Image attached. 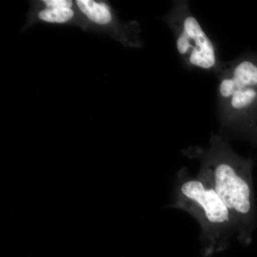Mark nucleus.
<instances>
[{"label": "nucleus", "mask_w": 257, "mask_h": 257, "mask_svg": "<svg viewBox=\"0 0 257 257\" xmlns=\"http://www.w3.org/2000/svg\"><path fill=\"white\" fill-rule=\"evenodd\" d=\"M170 207L188 213L197 221L205 254L224 249L236 234L229 209L199 172L192 176L185 167L177 172Z\"/></svg>", "instance_id": "nucleus-2"}, {"label": "nucleus", "mask_w": 257, "mask_h": 257, "mask_svg": "<svg viewBox=\"0 0 257 257\" xmlns=\"http://www.w3.org/2000/svg\"><path fill=\"white\" fill-rule=\"evenodd\" d=\"M216 75L218 118L223 128L234 130L257 99V64L245 59L223 62Z\"/></svg>", "instance_id": "nucleus-4"}, {"label": "nucleus", "mask_w": 257, "mask_h": 257, "mask_svg": "<svg viewBox=\"0 0 257 257\" xmlns=\"http://www.w3.org/2000/svg\"><path fill=\"white\" fill-rule=\"evenodd\" d=\"M74 3L89 26L107 32L124 46L140 48L143 45L140 25L136 21L121 23L107 3L94 0H77Z\"/></svg>", "instance_id": "nucleus-5"}, {"label": "nucleus", "mask_w": 257, "mask_h": 257, "mask_svg": "<svg viewBox=\"0 0 257 257\" xmlns=\"http://www.w3.org/2000/svg\"><path fill=\"white\" fill-rule=\"evenodd\" d=\"M28 16L30 18H29L30 25L36 23L55 24V25H77V26H80L83 30H87L86 25L80 21L86 23H87V22L79 13L77 6L73 9L45 8L38 7L32 11V15H29Z\"/></svg>", "instance_id": "nucleus-6"}, {"label": "nucleus", "mask_w": 257, "mask_h": 257, "mask_svg": "<svg viewBox=\"0 0 257 257\" xmlns=\"http://www.w3.org/2000/svg\"><path fill=\"white\" fill-rule=\"evenodd\" d=\"M199 161V173L209 181L234 218L240 242L251 241L256 222L250 162L235 153L224 135H212L208 147H190L182 152Z\"/></svg>", "instance_id": "nucleus-1"}, {"label": "nucleus", "mask_w": 257, "mask_h": 257, "mask_svg": "<svg viewBox=\"0 0 257 257\" xmlns=\"http://www.w3.org/2000/svg\"><path fill=\"white\" fill-rule=\"evenodd\" d=\"M37 5L45 8H68L73 9L76 8L75 3L70 0H43L37 2Z\"/></svg>", "instance_id": "nucleus-7"}, {"label": "nucleus", "mask_w": 257, "mask_h": 257, "mask_svg": "<svg viewBox=\"0 0 257 257\" xmlns=\"http://www.w3.org/2000/svg\"><path fill=\"white\" fill-rule=\"evenodd\" d=\"M175 38L176 50L186 67L217 73L222 66L217 51L189 7L188 1H174L163 18Z\"/></svg>", "instance_id": "nucleus-3"}]
</instances>
